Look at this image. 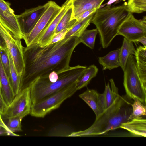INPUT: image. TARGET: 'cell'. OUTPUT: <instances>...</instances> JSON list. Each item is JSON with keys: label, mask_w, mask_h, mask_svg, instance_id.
Listing matches in <instances>:
<instances>
[{"label": "cell", "mask_w": 146, "mask_h": 146, "mask_svg": "<svg viewBox=\"0 0 146 146\" xmlns=\"http://www.w3.org/2000/svg\"><path fill=\"white\" fill-rule=\"evenodd\" d=\"M80 43L79 38L71 36L44 47L37 43L23 47L24 67L19 92L30 87L40 77L54 71L58 74L68 69L73 52Z\"/></svg>", "instance_id": "cell-1"}, {"label": "cell", "mask_w": 146, "mask_h": 146, "mask_svg": "<svg viewBox=\"0 0 146 146\" xmlns=\"http://www.w3.org/2000/svg\"><path fill=\"white\" fill-rule=\"evenodd\" d=\"M132 99L126 94H119L114 102L98 117L87 129L72 133L68 137L96 136L119 128L121 125L129 121L132 112Z\"/></svg>", "instance_id": "cell-2"}, {"label": "cell", "mask_w": 146, "mask_h": 146, "mask_svg": "<svg viewBox=\"0 0 146 146\" xmlns=\"http://www.w3.org/2000/svg\"><path fill=\"white\" fill-rule=\"evenodd\" d=\"M130 13L126 4L115 6L107 5L97 9L91 23L96 27L103 48H106L110 45L117 35L121 25Z\"/></svg>", "instance_id": "cell-3"}, {"label": "cell", "mask_w": 146, "mask_h": 146, "mask_svg": "<svg viewBox=\"0 0 146 146\" xmlns=\"http://www.w3.org/2000/svg\"><path fill=\"white\" fill-rule=\"evenodd\" d=\"M86 67L79 65L70 67L58 74V79L55 82L49 81V75L37 78L30 86L31 104L37 103L76 82Z\"/></svg>", "instance_id": "cell-4"}, {"label": "cell", "mask_w": 146, "mask_h": 146, "mask_svg": "<svg viewBox=\"0 0 146 146\" xmlns=\"http://www.w3.org/2000/svg\"><path fill=\"white\" fill-rule=\"evenodd\" d=\"M123 72V85L126 95L132 99H138L146 105V83L139 75L135 56H129Z\"/></svg>", "instance_id": "cell-5"}, {"label": "cell", "mask_w": 146, "mask_h": 146, "mask_svg": "<svg viewBox=\"0 0 146 146\" xmlns=\"http://www.w3.org/2000/svg\"><path fill=\"white\" fill-rule=\"evenodd\" d=\"M76 82L37 103L31 104L30 115L36 117L44 118L52 111L58 108L64 101L71 96L77 90Z\"/></svg>", "instance_id": "cell-6"}, {"label": "cell", "mask_w": 146, "mask_h": 146, "mask_svg": "<svg viewBox=\"0 0 146 146\" xmlns=\"http://www.w3.org/2000/svg\"><path fill=\"white\" fill-rule=\"evenodd\" d=\"M0 32L12 58L17 74L21 76L24 67L23 47L21 39L14 37L8 29L5 22L0 18Z\"/></svg>", "instance_id": "cell-7"}, {"label": "cell", "mask_w": 146, "mask_h": 146, "mask_svg": "<svg viewBox=\"0 0 146 146\" xmlns=\"http://www.w3.org/2000/svg\"><path fill=\"white\" fill-rule=\"evenodd\" d=\"M61 9V6L54 1H50L49 6L33 30L23 37L27 46L37 42Z\"/></svg>", "instance_id": "cell-8"}, {"label": "cell", "mask_w": 146, "mask_h": 146, "mask_svg": "<svg viewBox=\"0 0 146 146\" xmlns=\"http://www.w3.org/2000/svg\"><path fill=\"white\" fill-rule=\"evenodd\" d=\"M31 105L30 88L28 87L21 90L15 96L1 116L4 119L15 117L23 119L30 114Z\"/></svg>", "instance_id": "cell-9"}, {"label": "cell", "mask_w": 146, "mask_h": 146, "mask_svg": "<svg viewBox=\"0 0 146 146\" xmlns=\"http://www.w3.org/2000/svg\"><path fill=\"white\" fill-rule=\"evenodd\" d=\"M118 35L133 42H136L141 37L146 36V16L138 20L130 13L120 27Z\"/></svg>", "instance_id": "cell-10"}, {"label": "cell", "mask_w": 146, "mask_h": 146, "mask_svg": "<svg viewBox=\"0 0 146 146\" xmlns=\"http://www.w3.org/2000/svg\"><path fill=\"white\" fill-rule=\"evenodd\" d=\"M50 3V1L43 5L26 9L20 14L16 15L17 21L23 37L33 30L49 6Z\"/></svg>", "instance_id": "cell-11"}, {"label": "cell", "mask_w": 146, "mask_h": 146, "mask_svg": "<svg viewBox=\"0 0 146 146\" xmlns=\"http://www.w3.org/2000/svg\"><path fill=\"white\" fill-rule=\"evenodd\" d=\"M11 4L4 0H0V17L14 37L23 39L16 18V15L10 7Z\"/></svg>", "instance_id": "cell-12"}, {"label": "cell", "mask_w": 146, "mask_h": 146, "mask_svg": "<svg viewBox=\"0 0 146 146\" xmlns=\"http://www.w3.org/2000/svg\"><path fill=\"white\" fill-rule=\"evenodd\" d=\"M72 3V0H66L62 5L59 13L38 41L37 43L40 46L42 47L47 45L55 35V30L59 21Z\"/></svg>", "instance_id": "cell-13"}, {"label": "cell", "mask_w": 146, "mask_h": 146, "mask_svg": "<svg viewBox=\"0 0 146 146\" xmlns=\"http://www.w3.org/2000/svg\"><path fill=\"white\" fill-rule=\"evenodd\" d=\"M92 109L94 112L96 118L104 111L100 98V94L94 89H88L79 95Z\"/></svg>", "instance_id": "cell-14"}, {"label": "cell", "mask_w": 146, "mask_h": 146, "mask_svg": "<svg viewBox=\"0 0 146 146\" xmlns=\"http://www.w3.org/2000/svg\"><path fill=\"white\" fill-rule=\"evenodd\" d=\"M120 128L127 130L134 136L146 137V120L142 116L122 123Z\"/></svg>", "instance_id": "cell-15"}, {"label": "cell", "mask_w": 146, "mask_h": 146, "mask_svg": "<svg viewBox=\"0 0 146 146\" xmlns=\"http://www.w3.org/2000/svg\"><path fill=\"white\" fill-rule=\"evenodd\" d=\"M105 0H72L73 7L72 20L83 12L98 9Z\"/></svg>", "instance_id": "cell-16"}, {"label": "cell", "mask_w": 146, "mask_h": 146, "mask_svg": "<svg viewBox=\"0 0 146 146\" xmlns=\"http://www.w3.org/2000/svg\"><path fill=\"white\" fill-rule=\"evenodd\" d=\"M0 85L1 91L3 97L7 106L11 102L15 96L12 90L9 79L3 67L0 56Z\"/></svg>", "instance_id": "cell-17"}, {"label": "cell", "mask_w": 146, "mask_h": 146, "mask_svg": "<svg viewBox=\"0 0 146 146\" xmlns=\"http://www.w3.org/2000/svg\"><path fill=\"white\" fill-rule=\"evenodd\" d=\"M111 89L109 83L105 85L104 92L100 94V98L104 110L110 106L119 95L118 89L116 86L113 80L110 79Z\"/></svg>", "instance_id": "cell-18"}, {"label": "cell", "mask_w": 146, "mask_h": 146, "mask_svg": "<svg viewBox=\"0 0 146 146\" xmlns=\"http://www.w3.org/2000/svg\"><path fill=\"white\" fill-rule=\"evenodd\" d=\"M120 49L111 51L105 56L98 57L99 63L102 66L103 70H111L120 66Z\"/></svg>", "instance_id": "cell-19"}, {"label": "cell", "mask_w": 146, "mask_h": 146, "mask_svg": "<svg viewBox=\"0 0 146 146\" xmlns=\"http://www.w3.org/2000/svg\"><path fill=\"white\" fill-rule=\"evenodd\" d=\"M135 56L139 75L143 81L146 83V46L138 47Z\"/></svg>", "instance_id": "cell-20"}, {"label": "cell", "mask_w": 146, "mask_h": 146, "mask_svg": "<svg viewBox=\"0 0 146 146\" xmlns=\"http://www.w3.org/2000/svg\"><path fill=\"white\" fill-rule=\"evenodd\" d=\"M120 49L119 57L120 66L124 72L127 61L130 55H135L136 50L133 42L124 38L122 46Z\"/></svg>", "instance_id": "cell-21"}, {"label": "cell", "mask_w": 146, "mask_h": 146, "mask_svg": "<svg viewBox=\"0 0 146 146\" xmlns=\"http://www.w3.org/2000/svg\"><path fill=\"white\" fill-rule=\"evenodd\" d=\"M94 13L90 15L82 21H76L72 27L66 33L65 38L71 36L79 38L91 23Z\"/></svg>", "instance_id": "cell-22"}, {"label": "cell", "mask_w": 146, "mask_h": 146, "mask_svg": "<svg viewBox=\"0 0 146 146\" xmlns=\"http://www.w3.org/2000/svg\"><path fill=\"white\" fill-rule=\"evenodd\" d=\"M98 71V68L94 64L87 67L76 82V87L77 90L86 86L92 79L96 76Z\"/></svg>", "instance_id": "cell-23"}, {"label": "cell", "mask_w": 146, "mask_h": 146, "mask_svg": "<svg viewBox=\"0 0 146 146\" xmlns=\"http://www.w3.org/2000/svg\"><path fill=\"white\" fill-rule=\"evenodd\" d=\"M72 15L73 7L72 3L59 21L55 30V35L64 29H69L72 27L76 21V19L72 20Z\"/></svg>", "instance_id": "cell-24"}, {"label": "cell", "mask_w": 146, "mask_h": 146, "mask_svg": "<svg viewBox=\"0 0 146 146\" xmlns=\"http://www.w3.org/2000/svg\"><path fill=\"white\" fill-rule=\"evenodd\" d=\"M7 52L10 64V76L9 81L15 96L19 91L21 77L17 74L12 58L8 49Z\"/></svg>", "instance_id": "cell-25"}, {"label": "cell", "mask_w": 146, "mask_h": 146, "mask_svg": "<svg viewBox=\"0 0 146 146\" xmlns=\"http://www.w3.org/2000/svg\"><path fill=\"white\" fill-rule=\"evenodd\" d=\"M98 33L96 28L92 30L86 29L79 37L81 43L91 49H93L96 36Z\"/></svg>", "instance_id": "cell-26"}, {"label": "cell", "mask_w": 146, "mask_h": 146, "mask_svg": "<svg viewBox=\"0 0 146 146\" xmlns=\"http://www.w3.org/2000/svg\"><path fill=\"white\" fill-rule=\"evenodd\" d=\"M133 100L131 105L132 112L129 118V121L146 115V105L137 98H135Z\"/></svg>", "instance_id": "cell-27"}, {"label": "cell", "mask_w": 146, "mask_h": 146, "mask_svg": "<svg viewBox=\"0 0 146 146\" xmlns=\"http://www.w3.org/2000/svg\"><path fill=\"white\" fill-rule=\"evenodd\" d=\"M126 6L130 12L141 13L146 11V0H128Z\"/></svg>", "instance_id": "cell-28"}, {"label": "cell", "mask_w": 146, "mask_h": 146, "mask_svg": "<svg viewBox=\"0 0 146 146\" xmlns=\"http://www.w3.org/2000/svg\"><path fill=\"white\" fill-rule=\"evenodd\" d=\"M4 119L6 121L4 122L10 131L13 132L22 131L21 124L22 118L15 117Z\"/></svg>", "instance_id": "cell-29"}, {"label": "cell", "mask_w": 146, "mask_h": 146, "mask_svg": "<svg viewBox=\"0 0 146 146\" xmlns=\"http://www.w3.org/2000/svg\"><path fill=\"white\" fill-rule=\"evenodd\" d=\"M7 50V48L0 49V56L3 67L9 80L10 76V64Z\"/></svg>", "instance_id": "cell-30"}, {"label": "cell", "mask_w": 146, "mask_h": 146, "mask_svg": "<svg viewBox=\"0 0 146 146\" xmlns=\"http://www.w3.org/2000/svg\"><path fill=\"white\" fill-rule=\"evenodd\" d=\"M69 29H64L56 34L47 45L52 44L64 39L66 34Z\"/></svg>", "instance_id": "cell-31"}, {"label": "cell", "mask_w": 146, "mask_h": 146, "mask_svg": "<svg viewBox=\"0 0 146 146\" xmlns=\"http://www.w3.org/2000/svg\"><path fill=\"white\" fill-rule=\"evenodd\" d=\"M7 135L13 136H19L10 131L7 127L2 119L0 120V135Z\"/></svg>", "instance_id": "cell-32"}, {"label": "cell", "mask_w": 146, "mask_h": 146, "mask_svg": "<svg viewBox=\"0 0 146 146\" xmlns=\"http://www.w3.org/2000/svg\"><path fill=\"white\" fill-rule=\"evenodd\" d=\"M97 9H94L85 11L75 19L76 21H79L82 20L90 15L94 13Z\"/></svg>", "instance_id": "cell-33"}, {"label": "cell", "mask_w": 146, "mask_h": 146, "mask_svg": "<svg viewBox=\"0 0 146 146\" xmlns=\"http://www.w3.org/2000/svg\"><path fill=\"white\" fill-rule=\"evenodd\" d=\"M7 107L1 93L0 85V115H1L3 114Z\"/></svg>", "instance_id": "cell-34"}, {"label": "cell", "mask_w": 146, "mask_h": 146, "mask_svg": "<svg viewBox=\"0 0 146 146\" xmlns=\"http://www.w3.org/2000/svg\"><path fill=\"white\" fill-rule=\"evenodd\" d=\"M58 74L56 72L54 71L49 74L48 78L50 82H55L58 80Z\"/></svg>", "instance_id": "cell-35"}, {"label": "cell", "mask_w": 146, "mask_h": 146, "mask_svg": "<svg viewBox=\"0 0 146 146\" xmlns=\"http://www.w3.org/2000/svg\"><path fill=\"white\" fill-rule=\"evenodd\" d=\"M7 48L5 42L0 32V49L4 50Z\"/></svg>", "instance_id": "cell-36"}, {"label": "cell", "mask_w": 146, "mask_h": 146, "mask_svg": "<svg viewBox=\"0 0 146 146\" xmlns=\"http://www.w3.org/2000/svg\"><path fill=\"white\" fill-rule=\"evenodd\" d=\"M136 42H139L143 46H146V36H143L138 39Z\"/></svg>", "instance_id": "cell-37"}, {"label": "cell", "mask_w": 146, "mask_h": 146, "mask_svg": "<svg viewBox=\"0 0 146 146\" xmlns=\"http://www.w3.org/2000/svg\"><path fill=\"white\" fill-rule=\"evenodd\" d=\"M117 0H110L107 3V4L108 5H110L111 4Z\"/></svg>", "instance_id": "cell-38"}, {"label": "cell", "mask_w": 146, "mask_h": 146, "mask_svg": "<svg viewBox=\"0 0 146 146\" xmlns=\"http://www.w3.org/2000/svg\"><path fill=\"white\" fill-rule=\"evenodd\" d=\"M2 119V118L1 116V115H0V120H1Z\"/></svg>", "instance_id": "cell-39"}, {"label": "cell", "mask_w": 146, "mask_h": 146, "mask_svg": "<svg viewBox=\"0 0 146 146\" xmlns=\"http://www.w3.org/2000/svg\"><path fill=\"white\" fill-rule=\"evenodd\" d=\"M122 0L123 1H125V0Z\"/></svg>", "instance_id": "cell-40"}, {"label": "cell", "mask_w": 146, "mask_h": 146, "mask_svg": "<svg viewBox=\"0 0 146 146\" xmlns=\"http://www.w3.org/2000/svg\"></svg>", "instance_id": "cell-41"}]
</instances>
